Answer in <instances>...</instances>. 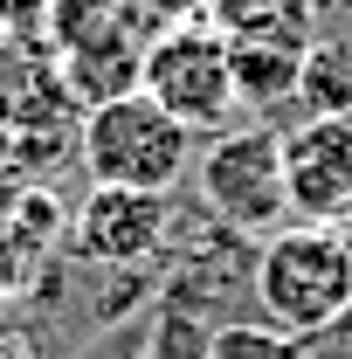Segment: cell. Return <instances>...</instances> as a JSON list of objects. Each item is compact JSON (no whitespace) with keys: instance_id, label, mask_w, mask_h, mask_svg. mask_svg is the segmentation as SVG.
I'll list each match as a JSON object with an SVG mask.
<instances>
[{"instance_id":"1","label":"cell","mask_w":352,"mask_h":359,"mask_svg":"<svg viewBox=\"0 0 352 359\" xmlns=\"http://www.w3.org/2000/svg\"><path fill=\"white\" fill-rule=\"evenodd\" d=\"M249 297L276 339H304L352 304V249L339 228H276L249 256Z\"/></svg>"},{"instance_id":"2","label":"cell","mask_w":352,"mask_h":359,"mask_svg":"<svg viewBox=\"0 0 352 359\" xmlns=\"http://www.w3.org/2000/svg\"><path fill=\"white\" fill-rule=\"evenodd\" d=\"M201 138L180 118H166L145 90L97 104L76 125V159H83L90 187H132V194H173L180 180L194 173Z\"/></svg>"},{"instance_id":"3","label":"cell","mask_w":352,"mask_h":359,"mask_svg":"<svg viewBox=\"0 0 352 359\" xmlns=\"http://www.w3.org/2000/svg\"><path fill=\"white\" fill-rule=\"evenodd\" d=\"M194 187L201 208L221 228H235L242 242H263L290 222V194H283V132L269 125H242V132H215L194 152Z\"/></svg>"},{"instance_id":"4","label":"cell","mask_w":352,"mask_h":359,"mask_svg":"<svg viewBox=\"0 0 352 359\" xmlns=\"http://www.w3.org/2000/svg\"><path fill=\"white\" fill-rule=\"evenodd\" d=\"M138 90L180 118L194 138L221 132L242 104H235V62H228V42H221L208 21H194V28H173V35H159V42L145 48V76Z\"/></svg>"},{"instance_id":"5","label":"cell","mask_w":352,"mask_h":359,"mask_svg":"<svg viewBox=\"0 0 352 359\" xmlns=\"http://www.w3.org/2000/svg\"><path fill=\"white\" fill-rule=\"evenodd\" d=\"M283 194H290V222L304 228L352 222V111L304 118L297 132H283Z\"/></svg>"},{"instance_id":"6","label":"cell","mask_w":352,"mask_h":359,"mask_svg":"<svg viewBox=\"0 0 352 359\" xmlns=\"http://www.w3.org/2000/svg\"><path fill=\"white\" fill-rule=\"evenodd\" d=\"M173 235V194H132V187H90L69 215V249L97 269H138Z\"/></svg>"},{"instance_id":"7","label":"cell","mask_w":352,"mask_h":359,"mask_svg":"<svg viewBox=\"0 0 352 359\" xmlns=\"http://www.w3.org/2000/svg\"><path fill=\"white\" fill-rule=\"evenodd\" d=\"M76 111V97L62 83V62L42 35H0V132L14 138H55Z\"/></svg>"},{"instance_id":"8","label":"cell","mask_w":352,"mask_h":359,"mask_svg":"<svg viewBox=\"0 0 352 359\" xmlns=\"http://www.w3.org/2000/svg\"><path fill=\"white\" fill-rule=\"evenodd\" d=\"M208 28L228 48H304L318 42L311 0H208Z\"/></svg>"},{"instance_id":"9","label":"cell","mask_w":352,"mask_h":359,"mask_svg":"<svg viewBox=\"0 0 352 359\" xmlns=\"http://www.w3.org/2000/svg\"><path fill=\"white\" fill-rule=\"evenodd\" d=\"M55 62H62V83L76 97V111H97V104H118V97L138 90V76H145V42H132L125 28H111V35L69 48Z\"/></svg>"},{"instance_id":"10","label":"cell","mask_w":352,"mask_h":359,"mask_svg":"<svg viewBox=\"0 0 352 359\" xmlns=\"http://www.w3.org/2000/svg\"><path fill=\"white\" fill-rule=\"evenodd\" d=\"M235 62V104L249 111H276L304 83V48H228Z\"/></svg>"},{"instance_id":"11","label":"cell","mask_w":352,"mask_h":359,"mask_svg":"<svg viewBox=\"0 0 352 359\" xmlns=\"http://www.w3.org/2000/svg\"><path fill=\"white\" fill-rule=\"evenodd\" d=\"M297 97L311 104V118H339V111H352V35H318V42H311Z\"/></svg>"},{"instance_id":"12","label":"cell","mask_w":352,"mask_h":359,"mask_svg":"<svg viewBox=\"0 0 352 359\" xmlns=\"http://www.w3.org/2000/svg\"><path fill=\"white\" fill-rule=\"evenodd\" d=\"M118 28V0H48V21H42V42L55 55H69V48L97 42V35H111Z\"/></svg>"},{"instance_id":"13","label":"cell","mask_w":352,"mask_h":359,"mask_svg":"<svg viewBox=\"0 0 352 359\" xmlns=\"http://www.w3.org/2000/svg\"><path fill=\"white\" fill-rule=\"evenodd\" d=\"M194 21H208V0H118V28L145 48L173 28H194Z\"/></svg>"},{"instance_id":"14","label":"cell","mask_w":352,"mask_h":359,"mask_svg":"<svg viewBox=\"0 0 352 359\" xmlns=\"http://www.w3.org/2000/svg\"><path fill=\"white\" fill-rule=\"evenodd\" d=\"M283 359H352V304L304 339H283Z\"/></svg>"},{"instance_id":"15","label":"cell","mask_w":352,"mask_h":359,"mask_svg":"<svg viewBox=\"0 0 352 359\" xmlns=\"http://www.w3.org/2000/svg\"><path fill=\"white\" fill-rule=\"evenodd\" d=\"M48 0H0V35H42Z\"/></svg>"},{"instance_id":"16","label":"cell","mask_w":352,"mask_h":359,"mask_svg":"<svg viewBox=\"0 0 352 359\" xmlns=\"http://www.w3.org/2000/svg\"><path fill=\"white\" fill-rule=\"evenodd\" d=\"M311 7H352V0H311Z\"/></svg>"},{"instance_id":"17","label":"cell","mask_w":352,"mask_h":359,"mask_svg":"<svg viewBox=\"0 0 352 359\" xmlns=\"http://www.w3.org/2000/svg\"><path fill=\"white\" fill-rule=\"evenodd\" d=\"M339 235H346V249H352V222H346V228H339Z\"/></svg>"}]
</instances>
